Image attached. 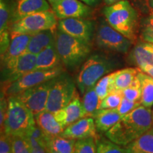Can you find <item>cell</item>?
Instances as JSON below:
<instances>
[{
	"label": "cell",
	"instance_id": "obj_1",
	"mask_svg": "<svg viewBox=\"0 0 153 153\" xmlns=\"http://www.w3.org/2000/svg\"><path fill=\"white\" fill-rule=\"evenodd\" d=\"M152 113L143 105L122 116L120 120L106 133L112 142L126 147L152 128Z\"/></svg>",
	"mask_w": 153,
	"mask_h": 153
},
{
	"label": "cell",
	"instance_id": "obj_2",
	"mask_svg": "<svg viewBox=\"0 0 153 153\" xmlns=\"http://www.w3.org/2000/svg\"><path fill=\"white\" fill-rule=\"evenodd\" d=\"M103 12L111 27L132 42L136 39L137 14L129 1L121 0L105 7Z\"/></svg>",
	"mask_w": 153,
	"mask_h": 153
},
{
	"label": "cell",
	"instance_id": "obj_3",
	"mask_svg": "<svg viewBox=\"0 0 153 153\" xmlns=\"http://www.w3.org/2000/svg\"><path fill=\"white\" fill-rule=\"evenodd\" d=\"M55 43L62 63L70 70L78 68L85 62L91 51L89 44L72 37L58 28L55 30Z\"/></svg>",
	"mask_w": 153,
	"mask_h": 153
},
{
	"label": "cell",
	"instance_id": "obj_4",
	"mask_svg": "<svg viewBox=\"0 0 153 153\" xmlns=\"http://www.w3.org/2000/svg\"><path fill=\"white\" fill-rule=\"evenodd\" d=\"M36 125L33 113L15 97H8V111L1 133L28 136Z\"/></svg>",
	"mask_w": 153,
	"mask_h": 153
},
{
	"label": "cell",
	"instance_id": "obj_5",
	"mask_svg": "<svg viewBox=\"0 0 153 153\" xmlns=\"http://www.w3.org/2000/svg\"><path fill=\"white\" fill-rule=\"evenodd\" d=\"M116 64L106 55L94 54L88 57L83 63L76 78V85L82 94L94 87L99 79L110 73Z\"/></svg>",
	"mask_w": 153,
	"mask_h": 153
},
{
	"label": "cell",
	"instance_id": "obj_6",
	"mask_svg": "<svg viewBox=\"0 0 153 153\" xmlns=\"http://www.w3.org/2000/svg\"><path fill=\"white\" fill-rule=\"evenodd\" d=\"M75 83L68 74L63 72L55 78L48 99L45 110L55 113L63 109L76 93Z\"/></svg>",
	"mask_w": 153,
	"mask_h": 153
},
{
	"label": "cell",
	"instance_id": "obj_7",
	"mask_svg": "<svg viewBox=\"0 0 153 153\" xmlns=\"http://www.w3.org/2000/svg\"><path fill=\"white\" fill-rule=\"evenodd\" d=\"M57 24V17L51 11H42L28 15L11 25V34L33 35L43 30L55 29Z\"/></svg>",
	"mask_w": 153,
	"mask_h": 153
},
{
	"label": "cell",
	"instance_id": "obj_8",
	"mask_svg": "<svg viewBox=\"0 0 153 153\" xmlns=\"http://www.w3.org/2000/svg\"><path fill=\"white\" fill-rule=\"evenodd\" d=\"M37 55L26 52L20 56L1 62V88L16 81L28 72L36 70Z\"/></svg>",
	"mask_w": 153,
	"mask_h": 153
},
{
	"label": "cell",
	"instance_id": "obj_9",
	"mask_svg": "<svg viewBox=\"0 0 153 153\" xmlns=\"http://www.w3.org/2000/svg\"><path fill=\"white\" fill-rule=\"evenodd\" d=\"M63 72L62 68L48 70H35L25 74L11 85L1 88V92L7 97H14L30 88L56 77Z\"/></svg>",
	"mask_w": 153,
	"mask_h": 153
},
{
	"label": "cell",
	"instance_id": "obj_10",
	"mask_svg": "<svg viewBox=\"0 0 153 153\" xmlns=\"http://www.w3.org/2000/svg\"><path fill=\"white\" fill-rule=\"evenodd\" d=\"M96 42L100 48L120 53H127L133 43L111 27L106 21H101L97 28Z\"/></svg>",
	"mask_w": 153,
	"mask_h": 153
},
{
	"label": "cell",
	"instance_id": "obj_11",
	"mask_svg": "<svg viewBox=\"0 0 153 153\" xmlns=\"http://www.w3.org/2000/svg\"><path fill=\"white\" fill-rule=\"evenodd\" d=\"M55 78L30 88L14 97L27 107L34 116H36L46 108L49 92Z\"/></svg>",
	"mask_w": 153,
	"mask_h": 153
},
{
	"label": "cell",
	"instance_id": "obj_12",
	"mask_svg": "<svg viewBox=\"0 0 153 153\" xmlns=\"http://www.w3.org/2000/svg\"><path fill=\"white\" fill-rule=\"evenodd\" d=\"M57 28L89 44L93 37L94 26L92 22L85 18H68L60 19L57 22Z\"/></svg>",
	"mask_w": 153,
	"mask_h": 153
},
{
	"label": "cell",
	"instance_id": "obj_13",
	"mask_svg": "<svg viewBox=\"0 0 153 153\" xmlns=\"http://www.w3.org/2000/svg\"><path fill=\"white\" fill-rule=\"evenodd\" d=\"M53 11L57 19L85 18L91 13V8L79 0H61L53 5Z\"/></svg>",
	"mask_w": 153,
	"mask_h": 153
},
{
	"label": "cell",
	"instance_id": "obj_14",
	"mask_svg": "<svg viewBox=\"0 0 153 153\" xmlns=\"http://www.w3.org/2000/svg\"><path fill=\"white\" fill-rule=\"evenodd\" d=\"M97 130L94 118L85 117L69 125L60 135L75 140L87 137L97 138Z\"/></svg>",
	"mask_w": 153,
	"mask_h": 153
},
{
	"label": "cell",
	"instance_id": "obj_15",
	"mask_svg": "<svg viewBox=\"0 0 153 153\" xmlns=\"http://www.w3.org/2000/svg\"><path fill=\"white\" fill-rule=\"evenodd\" d=\"M57 121L65 128L69 125L74 123L76 120L85 117L82 101L79 98L78 93H75L73 98L63 109L54 113Z\"/></svg>",
	"mask_w": 153,
	"mask_h": 153
},
{
	"label": "cell",
	"instance_id": "obj_16",
	"mask_svg": "<svg viewBox=\"0 0 153 153\" xmlns=\"http://www.w3.org/2000/svg\"><path fill=\"white\" fill-rule=\"evenodd\" d=\"M51 10L47 0H18L11 15V23L17 22L28 15Z\"/></svg>",
	"mask_w": 153,
	"mask_h": 153
},
{
	"label": "cell",
	"instance_id": "obj_17",
	"mask_svg": "<svg viewBox=\"0 0 153 153\" xmlns=\"http://www.w3.org/2000/svg\"><path fill=\"white\" fill-rule=\"evenodd\" d=\"M36 126L47 136L53 137L60 135L65 128L57 121L54 113L43 111L35 116Z\"/></svg>",
	"mask_w": 153,
	"mask_h": 153
},
{
	"label": "cell",
	"instance_id": "obj_18",
	"mask_svg": "<svg viewBox=\"0 0 153 153\" xmlns=\"http://www.w3.org/2000/svg\"><path fill=\"white\" fill-rule=\"evenodd\" d=\"M129 59L138 68L145 65H153V44L140 42L131 51Z\"/></svg>",
	"mask_w": 153,
	"mask_h": 153
},
{
	"label": "cell",
	"instance_id": "obj_19",
	"mask_svg": "<svg viewBox=\"0 0 153 153\" xmlns=\"http://www.w3.org/2000/svg\"><path fill=\"white\" fill-rule=\"evenodd\" d=\"M62 61L57 53L55 43L41 51L36 57V70H48L62 68Z\"/></svg>",
	"mask_w": 153,
	"mask_h": 153
},
{
	"label": "cell",
	"instance_id": "obj_20",
	"mask_svg": "<svg viewBox=\"0 0 153 153\" xmlns=\"http://www.w3.org/2000/svg\"><path fill=\"white\" fill-rule=\"evenodd\" d=\"M43 30L32 35L26 52L37 55L47 47L55 43V30Z\"/></svg>",
	"mask_w": 153,
	"mask_h": 153
},
{
	"label": "cell",
	"instance_id": "obj_21",
	"mask_svg": "<svg viewBox=\"0 0 153 153\" xmlns=\"http://www.w3.org/2000/svg\"><path fill=\"white\" fill-rule=\"evenodd\" d=\"M32 35L11 34V42L7 52L1 56V62L20 56L26 52Z\"/></svg>",
	"mask_w": 153,
	"mask_h": 153
},
{
	"label": "cell",
	"instance_id": "obj_22",
	"mask_svg": "<svg viewBox=\"0 0 153 153\" xmlns=\"http://www.w3.org/2000/svg\"><path fill=\"white\" fill-rule=\"evenodd\" d=\"M122 118L117 109H100L94 118L97 131L106 133Z\"/></svg>",
	"mask_w": 153,
	"mask_h": 153
},
{
	"label": "cell",
	"instance_id": "obj_23",
	"mask_svg": "<svg viewBox=\"0 0 153 153\" xmlns=\"http://www.w3.org/2000/svg\"><path fill=\"white\" fill-rule=\"evenodd\" d=\"M125 148L126 153H153V128Z\"/></svg>",
	"mask_w": 153,
	"mask_h": 153
},
{
	"label": "cell",
	"instance_id": "obj_24",
	"mask_svg": "<svg viewBox=\"0 0 153 153\" xmlns=\"http://www.w3.org/2000/svg\"><path fill=\"white\" fill-rule=\"evenodd\" d=\"M76 140L59 135L48 137L45 148L48 151L54 153H74Z\"/></svg>",
	"mask_w": 153,
	"mask_h": 153
},
{
	"label": "cell",
	"instance_id": "obj_25",
	"mask_svg": "<svg viewBox=\"0 0 153 153\" xmlns=\"http://www.w3.org/2000/svg\"><path fill=\"white\" fill-rule=\"evenodd\" d=\"M140 69L128 68L114 72V88L116 90L122 91L128 87L136 77Z\"/></svg>",
	"mask_w": 153,
	"mask_h": 153
},
{
	"label": "cell",
	"instance_id": "obj_26",
	"mask_svg": "<svg viewBox=\"0 0 153 153\" xmlns=\"http://www.w3.org/2000/svg\"><path fill=\"white\" fill-rule=\"evenodd\" d=\"M101 100L96 92L94 87L88 89L83 94L82 104L85 109V117L94 118L101 109Z\"/></svg>",
	"mask_w": 153,
	"mask_h": 153
},
{
	"label": "cell",
	"instance_id": "obj_27",
	"mask_svg": "<svg viewBox=\"0 0 153 153\" xmlns=\"http://www.w3.org/2000/svg\"><path fill=\"white\" fill-rule=\"evenodd\" d=\"M137 76L141 85V104L147 108L153 106V78L140 70Z\"/></svg>",
	"mask_w": 153,
	"mask_h": 153
},
{
	"label": "cell",
	"instance_id": "obj_28",
	"mask_svg": "<svg viewBox=\"0 0 153 153\" xmlns=\"http://www.w3.org/2000/svg\"><path fill=\"white\" fill-rule=\"evenodd\" d=\"M96 92L101 99L103 100L108 94L115 90L114 84V72L103 76L97 82L94 86Z\"/></svg>",
	"mask_w": 153,
	"mask_h": 153
},
{
	"label": "cell",
	"instance_id": "obj_29",
	"mask_svg": "<svg viewBox=\"0 0 153 153\" xmlns=\"http://www.w3.org/2000/svg\"><path fill=\"white\" fill-rule=\"evenodd\" d=\"M123 98L122 91L115 89L108 94L103 100H101L100 108L101 109H117Z\"/></svg>",
	"mask_w": 153,
	"mask_h": 153
},
{
	"label": "cell",
	"instance_id": "obj_30",
	"mask_svg": "<svg viewBox=\"0 0 153 153\" xmlns=\"http://www.w3.org/2000/svg\"><path fill=\"white\" fill-rule=\"evenodd\" d=\"M97 153H126V148L112 142L109 139L97 140Z\"/></svg>",
	"mask_w": 153,
	"mask_h": 153
},
{
	"label": "cell",
	"instance_id": "obj_31",
	"mask_svg": "<svg viewBox=\"0 0 153 153\" xmlns=\"http://www.w3.org/2000/svg\"><path fill=\"white\" fill-rule=\"evenodd\" d=\"M141 94L140 82L137 76L128 87L122 90L123 98L132 101H140Z\"/></svg>",
	"mask_w": 153,
	"mask_h": 153
},
{
	"label": "cell",
	"instance_id": "obj_32",
	"mask_svg": "<svg viewBox=\"0 0 153 153\" xmlns=\"http://www.w3.org/2000/svg\"><path fill=\"white\" fill-rule=\"evenodd\" d=\"M11 137L13 153H30L31 145L28 136L16 135Z\"/></svg>",
	"mask_w": 153,
	"mask_h": 153
},
{
	"label": "cell",
	"instance_id": "obj_33",
	"mask_svg": "<svg viewBox=\"0 0 153 153\" xmlns=\"http://www.w3.org/2000/svg\"><path fill=\"white\" fill-rule=\"evenodd\" d=\"M74 153H97L96 138L87 137L76 140Z\"/></svg>",
	"mask_w": 153,
	"mask_h": 153
},
{
	"label": "cell",
	"instance_id": "obj_34",
	"mask_svg": "<svg viewBox=\"0 0 153 153\" xmlns=\"http://www.w3.org/2000/svg\"><path fill=\"white\" fill-rule=\"evenodd\" d=\"M11 11L5 0H0V33L9 32V22L11 20Z\"/></svg>",
	"mask_w": 153,
	"mask_h": 153
},
{
	"label": "cell",
	"instance_id": "obj_35",
	"mask_svg": "<svg viewBox=\"0 0 153 153\" xmlns=\"http://www.w3.org/2000/svg\"><path fill=\"white\" fill-rule=\"evenodd\" d=\"M140 37L143 41L153 44V12L143 22Z\"/></svg>",
	"mask_w": 153,
	"mask_h": 153
},
{
	"label": "cell",
	"instance_id": "obj_36",
	"mask_svg": "<svg viewBox=\"0 0 153 153\" xmlns=\"http://www.w3.org/2000/svg\"><path fill=\"white\" fill-rule=\"evenodd\" d=\"M141 105H142V104H141L140 101H132L128 100L125 98H123L119 106L118 107L117 111L122 116H123L126 114H129L130 112H131L132 111Z\"/></svg>",
	"mask_w": 153,
	"mask_h": 153
},
{
	"label": "cell",
	"instance_id": "obj_37",
	"mask_svg": "<svg viewBox=\"0 0 153 153\" xmlns=\"http://www.w3.org/2000/svg\"><path fill=\"white\" fill-rule=\"evenodd\" d=\"M0 153H13L11 137L4 133H1Z\"/></svg>",
	"mask_w": 153,
	"mask_h": 153
},
{
	"label": "cell",
	"instance_id": "obj_38",
	"mask_svg": "<svg viewBox=\"0 0 153 153\" xmlns=\"http://www.w3.org/2000/svg\"><path fill=\"white\" fill-rule=\"evenodd\" d=\"M8 111V97L4 94L1 92V100H0V126L1 131L3 130L6 116Z\"/></svg>",
	"mask_w": 153,
	"mask_h": 153
},
{
	"label": "cell",
	"instance_id": "obj_39",
	"mask_svg": "<svg viewBox=\"0 0 153 153\" xmlns=\"http://www.w3.org/2000/svg\"><path fill=\"white\" fill-rule=\"evenodd\" d=\"M30 153H48L47 150L45 147L42 145H37V146L31 147V152Z\"/></svg>",
	"mask_w": 153,
	"mask_h": 153
},
{
	"label": "cell",
	"instance_id": "obj_40",
	"mask_svg": "<svg viewBox=\"0 0 153 153\" xmlns=\"http://www.w3.org/2000/svg\"><path fill=\"white\" fill-rule=\"evenodd\" d=\"M139 69L144 73L148 74L153 78V65H145Z\"/></svg>",
	"mask_w": 153,
	"mask_h": 153
},
{
	"label": "cell",
	"instance_id": "obj_41",
	"mask_svg": "<svg viewBox=\"0 0 153 153\" xmlns=\"http://www.w3.org/2000/svg\"><path fill=\"white\" fill-rule=\"evenodd\" d=\"M80 1L88 6H95L100 1V0H80Z\"/></svg>",
	"mask_w": 153,
	"mask_h": 153
},
{
	"label": "cell",
	"instance_id": "obj_42",
	"mask_svg": "<svg viewBox=\"0 0 153 153\" xmlns=\"http://www.w3.org/2000/svg\"><path fill=\"white\" fill-rule=\"evenodd\" d=\"M121 1V0H104L105 3L108 6H111L114 4L118 2V1Z\"/></svg>",
	"mask_w": 153,
	"mask_h": 153
},
{
	"label": "cell",
	"instance_id": "obj_43",
	"mask_svg": "<svg viewBox=\"0 0 153 153\" xmlns=\"http://www.w3.org/2000/svg\"><path fill=\"white\" fill-rule=\"evenodd\" d=\"M48 1H49L50 4H51V6H53V5L55 4H56V3L59 2V1H60L61 0H48Z\"/></svg>",
	"mask_w": 153,
	"mask_h": 153
},
{
	"label": "cell",
	"instance_id": "obj_44",
	"mask_svg": "<svg viewBox=\"0 0 153 153\" xmlns=\"http://www.w3.org/2000/svg\"><path fill=\"white\" fill-rule=\"evenodd\" d=\"M148 5L152 10V12H153V0H148Z\"/></svg>",
	"mask_w": 153,
	"mask_h": 153
},
{
	"label": "cell",
	"instance_id": "obj_45",
	"mask_svg": "<svg viewBox=\"0 0 153 153\" xmlns=\"http://www.w3.org/2000/svg\"><path fill=\"white\" fill-rule=\"evenodd\" d=\"M47 152L48 153H54V152H50V151H48V150H47Z\"/></svg>",
	"mask_w": 153,
	"mask_h": 153
},
{
	"label": "cell",
	"instance_id": "obj_46",
	"mask_svg": "<svg viewBox=\"0 0 153 153\" xmlns=\"http://www.w3.org/2000/svg\"><path fill=\"white\" fill-rule=\"evenodd\" d=\"M152 124H153V111H152Z\"/></svg>",
	"mask_w": 153,
	"mask_h": 153
}]
</instances>
